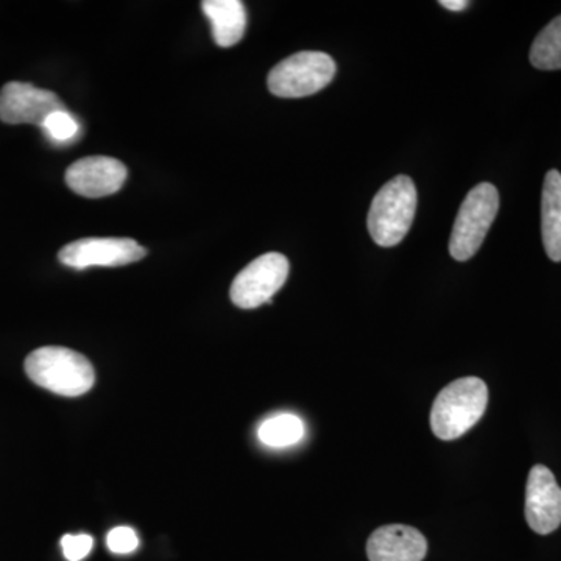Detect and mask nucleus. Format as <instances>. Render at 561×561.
<instances>
[{"mask_svg":"<svg viewBox=\"0 0 561 561\" xmlns=\"http://www.w3.org/2000/svg\"><path fill=\"white\" fill-rule=\"evenodd\" d=\"M486 405L489 387L482 379H457L435 398L431 412L432 432L440 440H457L479 423Z\"/></svg>","mask_w":561,"mask_h":561,"instance_id":"nucleus-1","label":"nucleus"},{"mask_svg":"<svg viewBox=\"0 0 561 561\" xmlns=\"http://www.w3.org/2000/svg\"><path fill=\"white\" fill-rule=\"evenodd\" d=\"M25 373L36 386L76 398L88 393L95 382L94 367L83 354L62 346H44L25 359Z\"/></svg>","mask_w":561,"mask_h":561,"instance_id":"nucleus-2","label":"nucleus"},{"mask_svg":"<svg viewBox=\"0 0 561 561\" xmlns=\"http://www.w3.org/2000/svg\"><path fill=\"white\" fill-rule=\"evenodd\" d=\"M416 187L405 175L394 176L373 198L368 213V231L375 243L394 247L408 236L415 217Z\"/></svg>","mask_w":561,"mask_h":561,"instance_id":"nucleus-3","label":"nucleus"},{"mask_svg":"<svg viewBox=\"0 0 561 561\" xmlns=\"http://www.w3.org/2000/svg\"><path fill=\"white\" fill-rule=\"evenodd\" d=\"M500 210V194L490 183H481L470 191L454 221L449 253L456 261L471 260L496 219Z\"/></svg>","mask_w":561,"mask_h":561,"instance_id":"nucleus-4","label":"nucleus"},{"mask_svg":"<svg viewBox=\"0 0 561 561\" xmlns=\"http://www.w3.org/2000/svg\"><path fill=\"white\" fill-rule=\"evenodd\" d=\"M335 62L323 51H300L278 62L268 73L273 95L300 99L327 88L335 76Z\"/></svg>","mask_w":561,"mask_h":561,"instance_id":"nucleus-5","label":"nucleus"},{"mask_svg":"<svg viewBox=\"0 0 561 561\" xmlns=\"http://www.w3.org/2000/svg\"><path fill=\"white\" fill-rule=\"evenodd\" d=\"M289 268L284 254H262L232 280L231 301L241 309H256L265 302L271 305L273 295L286 284Z\"/></svg>","mask_w":561,"mask_h":561,"instance_id":"nucleus-6","label":"nucleus"},{"mask_svg":"<svg viewBox=\"0 0 561 561\" xmlns=\"http://www.w3.org/2000/svg\"><path fill=\"white\" fill-rule=\"evenodd\" d=\"M147 250L127 238H88L70 242L58 253L61 264L76 271L121 267L146 257Z\"/></svg>","mask_w":561,"mask_h":561,"instance_id":"nucleus-7","label":"nucleus"},{"mask_svg":"<svg viewBox=\"0 0 561 561\" xmlns=\"http://www.w3.org/2000/svg\"><path fill=\"white\" fill-rule=\"evenodd\" d=\"M66 110L55 92L33 84L10 81L0 91V119L5 124H33L43 127L50 114Z\"/></svg>","mask_w":561,"mask_h":561,"instance_id":"nucleus-8","label":"nucleus"},{"mask_svg":"<svg viewBox=\"0 0 561 561\" xmlns=\"http://www.w3.org/2000/svg\"><path fill=\"white\" fill-rule=\"evenodd\" d=\"M526 519L538 535H549L561 524V489L545 465H535L526 485Z\"/></svg>","mask_w":561,"mask_h":561,"instance_id":"nucleus-9","label":"nucleus"},{"mask_svg":"<svg viewBox=\"0 0 561 561\" xmlns=\"http://www.w3.org/2000/svg\"><path fill=\"white\" fill-rule=\"evenodd\" d=\"M127 180V168L110 157H87L66 171V183L81 197L101 198L116 194Z\"/></svg>","mask_w":561,"mask_h":561,"instance_id":"nucleus-10","label":"nucleus"},{"mask_svg":"<svg viewBox=\"0 0 561 561\" xmlns=\"http://www.w3.org/2000/svg\"><path fill=\"white\" fill-rule=\"evenodd\" d=\"M426 553L424 535L404 524L379 527L367 542L370 561H423Z\"/></svg>","mask_w":561,"mask_h":561,"instance_id":"nucleus-11","label":"nucleus"},{"mask_svg":"<svg viewBox=\"0 0 561 561\" xmlns=\"http://www.w3.org/2000/svg\"><path fill=\"white\" fill-rule=\"evenodd\" d=\"M202 9L210 22L217 46H234L245 35L247 10L241 0H205Z\"/></svg>","mask_w":561,"mask_h":561,"instance_id":"nucleus-12","label":"nucleus"},{"mask_svg":"<svg viewBox=\"0 0 561 561\" xmlns=\"http://www.w3.org/2000/svg\"><path fill=\"white\" fill-rule=\"evenodd\" d=\"M541 234L549 260L561 262V173L553 169L542 186Z\"/></svg>","mask_w":561,"mask_h":561,"instance_id":"nucleus-13","label":"nucleus"},{"mask_svg":"<svg viewBox=\"0 0 561 561\" xmlns=\"http://www.w3.org/2000/svg\"><path fill=\"white\" fill-rule=\"evenodd\" d=\"M257 437L268 448H289L305 437V424L297 415L280 413L261 424Z\"/></svg>","mask_w":561,"mask_h":561,"instance_id":"nucleus-14","label":"nucleus"},{"mask_svg":"<svg viewBox=\"0 0 561 561\" xmlns=\"http://www.w3.org/2000/svg\"><path fill=\"white\" fill-rule=\"evenodd\" d=\"M530 62L540 70L561 69V16L549 22L535 38L530 49Z\"/></svg>","mask_w":561,"mask_h":561,"instance_id":"nucleus-15","label":"nucleus"},{"mask_svg":"<svg viewBox=\"0 0 561 561\" xmlns=\"http://www.w3.org/2000/svg\"><path fill=\"white\" fill-rule=\"evenodd\" d=\"M44 135L54 144H68L79 136L80 125L68 108L50 114L43 124Z\"/></svg>","mask_w":561,"mask_h":561,"instance_id":"nucleus-16","label":"nucleus"},{"mask_svg":"<svg viewBox=\"0 0 561 561\" xmlns=\"http://www.w3.org/2000/svg\"><path fill=\"white\" fill-rule=\"evenodd\" d=\"M106 545H108L110 551L116 556H128L138 549V534L131 527H116L110 531Z\"/></svg>","mask_w":561,"mask_h":561,"instance_id":"nucleus-17","label":"nucleus"},{"mask_svg":"<svg viewBox=\"0 0 561 561\" xmlns=\"http://www.w3.org/2000/svg\"><path fill=\"white\" fill-rule=\"evenodd\" d=\"M92 545V537L87 534L80 535H65L61 538V549L65 553L66 560L81 561L90 556Z\"/></svg>","mask_w":561,"mask_h":561,"instance_id":"nucleus-18","label":"nucleus"},{"mask_svg":"<svg viewBox=\"0 0 561 561\" xmlns=\"http://www.w3.org/2000/svg\"><path fill=\"white\" fill-rule=\"evenodd\" d=\"M440 5L445 7L446 10L459 13V11L467 9L470 2H467V0H440Z\"/></svg>","mask_w":561,"mask_h":561,"instance_id":"nucleus-19","label":"nucleus"}]
</instances>
